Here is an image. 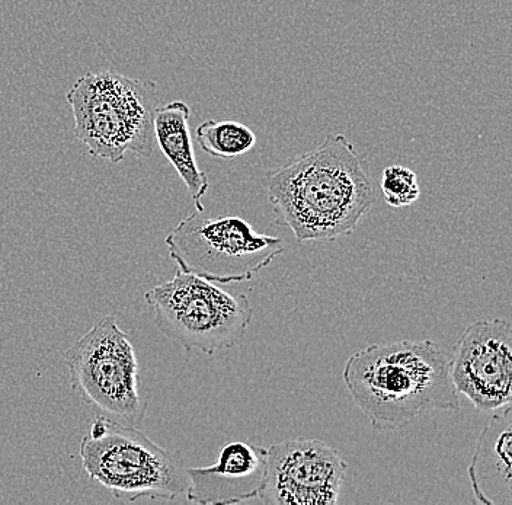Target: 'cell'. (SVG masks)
<instances>
[{
    "label": "cell",
    "instance_id": "cell-7",
    "mask_svg": "<svg viewBox=\"0 0 512 505\" xmlns=\"http://www.w3.org/2000/svg\"><path fill=\"white\" fill-rule=\"evenodd\" d=\"M165 244L179 270L222 286L252 280L284 252L280 238L255 232L240 217H207L197 210Z\"/></svg>",
    "mask_w": 512,
    "mask_h": 505
},
{
    "label": "cell",
    "instance_id": "cell-5",
    "mask_svg": "<svg viewBox=\"0 0 512 505\" xmlns=\"http://www.w3.org/2000/svg\"><path fill=\"white\" fill-rule=\"evenodd\" d=\"M159 331L185 351L213 356L236 347L254 316L246 294L224 292L216 283L176 271L175 277L144 294Z\"/></svg>",
    "mask_w": 512,
    "mask_h": 505
},
{
    "label": "cell",
    "instance_id": "cell-14",
    "mask_svg": "<svg viewBox=\"0 0 512 505\" xmlns=\"http://www.w3.org/2000/svg\"><path fill=\"white\" fill-rule=\"evenodd\" d=\"M380 188L386 203L396 209L411 206L421 196V188L415 172L402 165H393L384 169Z\"/></svg>",
    "mask_w": 512,
    "mask_h": 505
},
{
    "label": "cell",
    "instance_id": "cell-1",
    "mask_svg": "<svg viewBox=\"0 0 512 505\" xmlns=\"http://www.w3.org/2000/svg\"><path fill=\"white\" fill-rule=\"evenodd\" d=\"M265 187L275 212L299 242L351 235L376 203L357 149L338 133L271 172Z\"/></svg>",
    "mask_w": 512,
    "mask_h": 505
},
{
    "label": "cell",
    "instance_id": "cell-3",
    "mask_svg": "<svg viewBox=\"0 0 512 505\" xmlns=\"http://www.w3.org/2000/svg\"><path fill=\"white\" fill-rule=\"evenodd\" d=\"M75 136L95 158L123 161L127 152L150 158L155 147L156 83L115 72L86 73L67 94Z\"/></svg>",
    "mask_w": 512,
    "mask_h": 505
},
{
    "label": "cell",
    "instance_id": "cell-8",
    "mask_svg": "<svg viewBox=\"0 0 512 505\" xmlns=\"http://www.w3.org/2000/svg\"><path fill=\"white\" fill-rule=\"evenodd\" d=\"M347 468L334 447L320 440L272 444L258 498L272 505H334Z\"/></svg>",
    "mask_w": 512,
    "mask_h": 505
},
{
    "label": "cell",
    "instance_id": "cell-6",
    "mask_svg": "<svg viewBox=\"0 0 512 505\" xmlns=\"http://www.w3.org/2000/svg\"><path fill=\"white\" fill-rule=\"evenodd\" d=\"M64 363L73 391L96 415L139 428L147 409L140 396L139 363L114 316L96 322L66 351Z\"/></svg>",
    "mask_w": 512,
    "mask_h": 505
},
{
    "label": "cell",
    "instance_id": "cell-12",
    "mask_svg": "<svg viewBox=\"0 0 512 505\" xmlns=\"http://www.w3.org/2000/svg\"><path fill=\"white\" fill-rule=\"evenodd\" d=\"M190 117V107L182 101L158 107L155 115V142L184 181L194 201L195 210L204 213L203 197L207 194L210 182L207 175L198 168L195 159Z\"/></svg>",
    "mask_w": 512,
    "mask_h": 505
},
{
    "label": "cell",
    "instance_id": "cell-10",
    "mask_svg": "<svg viewBox=\"0 0 512 505\" xmlns=\"http://www.w3.org/2000/svg\"><path fill=\"white\" fill-rule=\"evenodd\" d=\"M268 449L248 441H232L220 449L217 462L187 469L190 503L239 504L258 498L267 468Z\"/></svg>",
    "mask_w": 512,
    "mask_h": 505
},
{
    "label": "cell",
    "instance_id": "cell-11",
    "mask_svg": "<svg viewBox=\"0 0 512 505\" xmlns=\"http://www.w3.org/2000/svg\"><path fill=\"white\" fill-rule=\"evenodd\" d=\"M467 475L476 504H512V405L489 414Z\"/></svg>",
    "mask_w": 512,
    "mask_h": 505
},
{
    "label": "cell",
    "instance_id": "cell-9",
    "mask_svg": "<svg viewBox=\"0 0 512 505\" xmlns=\"http://www.w3.org/2000/svg\"><path fill=\"white\" fill-rule=\"evenodd\" d=\"M451 379L456 391L485 414L512 405V324L486 319L467 326L454 345Z\"/></svg>",
    "mask_w": 512,
    "mask_h": 505
},
{
    "label": "cell",
    "instance_id": "cell-2",
    "mask_svg": "<svg viewBox=\"0 0 512 505\" xmlns=\"http://www.w3.org/2000/svg\"><path fill=\"white\" fill-rule=\"evenodd\" d=\"M342 379L377 431L399 430L434 411L460 409L451 356L437 341L368 345L347 360Z\"/></svg>",
    "mask_w": 512,
    "mask_h": 505
},
{
    "label": "cell",
    "instance_id": "cell-13",
    "mask_svg": "<svg viewBox=\"0 0 512 505\" xmlns=\"http://www.w3.org/2000/svg\"><path fill=\"white\" fill-rule=\"evenodd\" d=\"M195 137L204 152L224 161L245 155L256 145L254 131L238 121H204L195 130Z\"/></svg>",
    "mask_w": 512,
    "mask_h": 505
},
{
    "label": "cell",
    "instance_id": "cell-4",
    "mask_svg": "<svg viewBox=\"0 0 512 505\" xmlns=\"http://www.w3.org/2000/svg\"><path fill=\"white\" fill-rule=\"evenodd\" d=\"M83 469L115 498L174 501L187 497L190 478L174 453L137 427L96 415L79 449Z\"/></svg>",
    "mask_w": 512,
    "mask_h": 505
}]
</instances>
